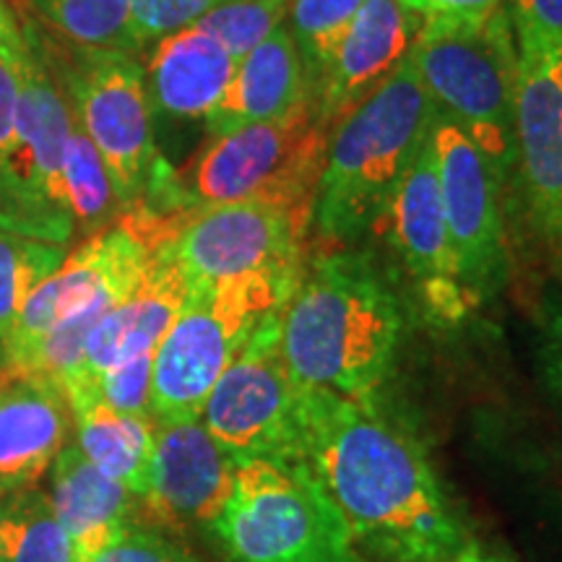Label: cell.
I'll return each mask as SVG.
<instances>
[{
	"instance_id": "6da1fadb",
	"label": "cell",
	"mask_w": 562,
	"mask_h": 562,
	"mask_svg": "<svg viewBox=\"0 0 562 562\" xmlns=\"http://www.w3.org/2000/svg\"><path fill=\"white\" fill-rule=\"evenodd\" d=\"M300 461L347 518L355 539L385 562H442L467 529L430 459L378 402L302 389Z\"/></svg>"
},
{
	"instance_id": "7a4b0ae2",
	"label": "cell",
	"mask_w": 562,
	"mask_h": 562,
	"mask_svg": "<svg viewBox=\"0 0 562 562\" xmlns=\"http://www.w3.org/2000/svg\"><path fill=\"white\" fill-rule=\"evenodd\" d=\"M396 292L364 252H331L302 273L281 311V355L302 389L375 402L402 344Z\"/></svg>"
},
{
	"instance_id": "3957f363",
	"label": "cell",
	"mask_w": 562,
	"mask_h": 562,
	"mask_svg": "<svg viewBox=\"0 0 562 562\" xmlns=\"http://www.w3.org/2000/svg\"><path fill=\"white\" fill-rule=\"evenodd\" d=\"M328 123L313 102L273 123L243 125L222 136L186 170L161 159L136 209L154 220H178L195 209L263 201L313 216L326 165Z\"/></svg>"
},
{
	"instance_id": "277c9868",
	"label": "cell",
	"mask_w": 562,
	"mask_h": 562,
	"mask_svg": "<svg viewBox=\"0 0 562 562\" xmlns=\"http://www.w3.org/2000/svg\"><path fill=\"white\" fill-rule=\"evenodd\" d=\"M438 115L409 55L347 112L328 144L313 203L323 237L351 243L375 227L398 182L430 144Z\"/></svg>"
},
{
	"instance_id": "5b68a950",
	"label": "cell",
	"mask_w": 562,
	"mask_h": 562,
	"mask_svg": "<svg viewBox=\"0 0 562 562\" xmlns=\"http://www.w3.org/2000/svg\"><path fill=\"white\" fill-rule=\"evenodd\" d=\"M409 58L440 115L474 140L503 186L518 165V50L508 3L484 16L425 19Z\"/></svg>"
},
{
	"instance_id": "8992f818",
	"label": "cell",
	"mask_w": 562,
	"mask_h": 562,
	"mask_svg": "<svg viewBox=\"0 0 562 562\" xmlns=\"http://www.w3.org/2000/svg\"><path fill=\"white\" fill-rule=\"evenodd\" d=\"M300 277V269L258 271L188 292L186 305L154 351L151 417H201L222 372L266 315L290 302Z\"/></svg>"
},
{
	"instance_id": "52a82bcc",
	"label": "cell",
	"mask_w": 562,
	"mask_h": 562,
	"mask_svg": "<svg viewBox=\"0 0 562 562\" xmlns=\"http://www.w3.org/2000/svg\"><path fill=\"white\" fill-rule=\"evenodd\" d=\"M209 529L229 562H364L305 461L237 463L229 501Z\"/></svg>"
},
{
	"instance_id": "ba28073f",
	"label": "cell",
	"mask_w": 562,
	"mask_h": 562,
	"mask_svg": "<svg viewBox=\"0 0 562 562\" xmlns=\"http://www.w3.org/2000/svg\"><path fill=\"white\" fill-rule=\"evenodd\" d=\"M50 47V42H47ZM76 123L97 146L115 188L121 214L138 206L161 159L154 144L146 70L133 55L110 50H50Z\"/></svg>"
},
{
	"instance_id": "9c48e42d",
	"label": "cell",
	"mask_w": 562,
	"mask_h": 562,
	"mask_svg": "<svg viewBox=\"0 0 562 562\" xmlns=\"http://www.w3.org/2000/svg\"><path fill=\"white\" fill-rule=\"evenodd\" d=\"M281 311L266 315L203 404L201 422L237 463L300 461V383L281 355Z\"/></svg>"
},
{
	"instance_id": "30bf717a",
	"label": "cell",
	"mask_w": 562,
	"mask_h": 562,
	"mask_svg": "<svg viewBox=\"0 0 562 562\" xmlns=\"http://www.w3.org/2000/svg\"><path fill=\"white\" fill-rule=\"evenodd\" d=\"M307 220L263 201L220 203L178 216L170 237L154 250L172 258L191 292L245 273L300 269Z\"/></svg>"
},
{
	"instance_id": "8fae6325",
	"label": "cell",
	"mask_w": 562,
	"mask_h": 562,
	"mask_svg": "<svg viewBox=\"0 0 562 562\" xmlns=\"http://www.w3.org/2000/svg\"><path fill=\"white\" fill-rule=\"evenodd\" d=\"M430 144L456 279L469 305H482L508 281V250L497 199L501 182L474 140L448 117L438 115Z\"/></svg>"
},
{
	"instance_id": "7c38bea8",
	"label": "cell",
	"mask_w": 562,
	"mask_h": 562,
	"mask_svg": "<svg viewBox=\"0 0 562 562\" xmlns=\"http://www.w3.org/2000/svg\"><path fill=\"white\" fill-rule=\"evenodd\" d=\"M235 472L237 461L211 438L201 417L157 422L140 516L167 531L211 526L229 501Z\"/></svg>"
},
{
	"instance_id": "4fadbf2b",
	"label": "cell",
	"mask_w": 562,
	"mask_h": 562,
	"mask_svg": "<svg viewBox=\"0 0 562 562\" xmlns=\"http://www.w3.org/2000/svg\"><path fill=\"white\" fill-rule=\"evenodd\" d=\"M375 227L383 232L435 318L453 323L472 307L456 279L432 144L414 159Z\"/></svg>"
},
{
	"instance_id": "5bb4252c",
	"label": "cell",
	"mask_w": 562,
	"mask_h": 562,
	"mask_svg": "<svg viewBox=\"0 0 562 562\" xmlns=\"http://www.w3.org/2000/svg\"><path fill=\"white\" fill-rule=\"evenodd\" d=\"M516 140L533 229L562 256V53L516 47Z\"/></svg>"
},
{
	"instance_id": "9a60e30c",
	"label": "cell",
	"mask_w": 562,
	"mask_h": 562,
	"mask_svg": "<svg viewBox=\"0 0 562 562\" xmlns=\"http://www.w3.org/2000/svg\"><path fill=\"white\" fill-rule=\"evenodd\" d=\"M149 248L117 222L91 235L26 300L11 336L0 344L3 368L16 364L55 323L108 286L136 284L149 266Z\"/></svg>"
},
{
	"instance_id": "2e32d148",
	"label": "cell",
	"mask_w": 562,
	"mask_h": 562,
	"mask_svg": "<svg viewBox=\"0 0 562 562\" xmlns=\"http://www.w3.org/2000/svg\"><path fill=\"white\" fill-rule=\"evenodd\" d=\"M188 300V284L165 250H151L144 277L117 302L83 344L79 370L63 383L66 398L89 391L104 370L157 351Z\"/></svg>"
},
{
	"instance_id": "e0dca14e",
	"label": "cell",
	"mask_w": 562,
	"mask_h": 562,
	"mask_svg": "<svg viewBox=\"0 0 562 562\" xmlns=\"http://www.w3.org/2000/svg\"><path fill=\"white\" fill-rule=\"evenodd\" d=\"M419 32L422 16L398 0H364L313 100L323 121L347 115L381 87L409 55Z\"/></svg>"
},
{
	"instance_id": "ac0fdd59",
	"label": "cell",
	"mask_w": 562,
	"mask_h": 562,
	"mask_svg": "<svg viewBox=\"0 0 562 562\" xmlns=\"http://www.w3.org/2000/svg\"><path fill=\"white\" fill-rule=\"evenodd\" d=\"M70 422L60 385L0 368V501L37 487L68 446Z\"/></svg>"
},
{
	"instance_id": "d6986e66",
	"label": "cell",
	"mask_w": 562,
	"mask_h": 562,
	"mask_svg": "<svg viewBox=\"0 0 562 562\" xmlns=\"http://www.w3.org/2000/svg\"><path fill=\"white\" fill-rule=\"evenodd\" d=\"M47 501L74 542V562H91L133 526L138 495L91 463L79 448L66 446L50 469Z\"/></svg>"
},
{
	"instance_id": "ffe728a7",
	"label": "cell",
	"mask_w": 562,
	"mask_h": 562,
	"mask_svg": "<svg viewBox=\"0 0 562 562\" xmlns=\"http://www.w3.org/2000/svg\"><path fill=\"white\" fill-rule=\"evenodd\" d=\"M144 70L151 110L206 121L227 94L237 60L220 40L193 24L161 37Z\"/></svg>"
},
{
	"instance_id": "44dd1931",
	"label": "cell",
	"mask_w": 562,
	"mask_h": 562,
	"mask_svg": "<svg viewBox=\"0 0 562 562\" xmlns=\"http://www.w3.org/2000/svg\"><path fill=\"white\" fill-rule=\"evenodd\" d=\"M307 102L313 100L297 45L290 30L279 26L237 63L235 79L206 125L222 136L243 125L281 121Z\"/></svg>"
},
{
	"instance_id": "7402d4cb",
	"label": "cell",
	"mask_w": 562,
	"mask_h": 562,
	"mask_svg": "<svg viewBox=\"0 0 562 562\" xmlns=\"http://www.w3.org/2000/svg\"><path fill=\"white\" fill-rule=\"evenodd\" d=\"M70 417L76 427V448L133 495H144L149 487L157 419L123 414L100 398L70 406Z\"/></svg>"
},
{
	"instance_id": "603a6c76",
	"label": "cell",
	"mask_w": 562,
	"mask_h": 562,
	"mask_svg": "<svg viewBox=\"0 0 562 562\" xmlns=\"http://www.w3.org/2000/svg\"><path fill=\"white\" fill-rule=\"evenodd\" d=\"M26 5L74 47L125 55L144 47L133 30L131 0H26Z\"/></svg>"
},
{
	"instance_id": "cb8c5ba5",
	"label": "cell",
	"mask_w": 562,
	"mask_h": 562,
	"mask_svg": "<svg viewBox=\"0 0 562 562\" xmlns=\"http://www.w3.org/2000/svg\"><path fill=\"white\" fill-rule=\"evenodd\" d=\"M3 562H74V542L37 487L0 501Z\"/></svg>"
},
{
	"instance_id": "d4e9b609",
	"label": "cell",
	"mask_w": 562,
	"mask_h": 562,
	"mask_svg": "<svg viewBox=\"0 0 562 562\" xmlns=\"http://www.w3.org/2000/svg\"><path fill=\"white\" fill-rule=\"evenodd\" d=\"M60 182L74 224L89 237L121 220V203H117L108 167L79 123L74 125L66 154H63Z\"/></svg>"
},
{
	"instance_id": "484cf974",
	"label": "cell",
	"mask_w": 562,
	"mask_h": 562,
	"mask_svg": "<svg viewBox=\"0 0 562 562\" xmlns=\"http://www.w3.org/2000/svg\"><path fill=\"white\" fill-rule=\"evenodd\" d=\"M66 245L0 229V344L9 339L32 292L60 269Z\"/></svg>"
},
{
	"instance_id": "4316f807",
	"label": "cell",
	"mask_w": 562,
	"mask_h": 562,
	"mask_svg": "<svg viewBox=\"0 0 562 562\" xmlns=\"http://www.w3.org/2000/svg\"><path fill=\"white\" fill-rule=\"evenodd\" d=\"M362 3L364 0H292L290 3V34L305 68L311 100L318 94Z\"/></svg>"
},
{
	"instance_id": "83f0119b",
	"label": "cell",
	"mask_w": 562,
	"mask_h": 562,
	"mask_svg": "<svg viewBox=\"0 0 562 562\" xmlns=\"http://www.w3.org/2000/svg\"><path fill=\"white\" fill-rule=\"evenodd\" d=\"M290 3L292 0H224L195 26L220 40L232 58L240 63L252 47L279 30L290 13Z\"/></svg>"
},
{
	"instance_id": "f1b7e54d",
	"label": "cell",
	"mask_w": 562,
	"mask_h": 562,
	"mask_svg": "<svg viewBox=\"0 0 562 562\" xmlns=\"http://www.w3.org/2000/svg\"><path fill=\"white\" fill-rule=\"evenodd\" d=\"M151 375H154V351L131 357L115 368L104 370L89 391L70 398L68 406H76L89 398H100L112 409L136 417H151Z\"/></svg>"
},
{
	"instance_id": "f546056e",
	"label": "cell",
	"mask_w": 562,
	"mask_h": 562,
	"mask_svg": "<svg viewBox=\"0 0 562 562\" xmlns=\"http://www.w3.org/2000/svg\"><path fill=\"white\" fill-rule=\"evenodd\" d=\"M220 3L224 0H131L133 30L140 45H146L199 24Z\"/></svg>"
},
{
	"instance_id": "4dcf8cb0",
	"label": "cell",
	"mask_w": 562,
	"mask_h": 562,
	"mask_svg": "<svg viewBox=\"0 0 562 562\" xmlns=\"http://www.w3.org/2000/svg\"><path fill=\"white\" fill-rule=\"evenodd\" d=\"M516 47L562 53V0H508Z\"/></svg>"
},
{
	"instance_id": "1f68e13d",
	"label": "cell",
	"mask_w": 562,
	"mask_h": 562,
	"mask_svg": "<svg viewBox=\"0 0 562 562\" xmlns=\"http://www.w3.org/2000/svg\"><path fill=\"white\" fill-rule=\"evenodd\" d=\"M91 562H199L186 547L170 542L154 529L131 526L115 542L97 552Z\"/></svg>"
},
{
	"instance_id": "d6a6232c",
	"label": "cell",
	"mask_w": 562,
	"mask_h": 562,
	"mask_svg": "<svg viewBox=\"0 0 562 562\" xmlns=\"http://www.w3.org/2000/svg\"><path fill=\"white\" fill-rule=\"evenodd\" d=\"M537 362L547 393L562 409V284L544 300Z\"/></svg>"
},
{
	"instance_id": "836d02e7",
	"label": "cell",
	"mask_w": 562,
	"mask_h": 562,
	"mask_svg": "<svg viewBox=\"0 0 562 562\" xmlns=\"http://www.w3.org/2000/svg\"><path fill=\"white\" fill-rule=\"evenodd\" d=\"M24 42V40H21ZM19 53L16 47L0 45V167L5 165L16 138V108H19Z\"/></svg>"
},
{
	"instance_id": "e575fe53",
	"label": "cell",
	"mask_w": 562,
	"mask_h": 562,
	"mask_svg": "<svg viewBox=\"0 0 562 562\" xmlns=\"http://www.w3.org/2000/svg\"><path fill=\"white\" fill-rule=\"evenodd\" d=\"M404 9L425 19L440 16H484V13L501 9L508 0H398Z\"/></svg>"
},
{
	"instance_id": "d590c367",
	"label": "cell",
	"mask_w": 562,
	"mask_h": 562,
	"mask_svg": "<svg viewBox=\"0 0 562 562\" xmlns=\"http://www.w3.org/2000/svg\"><path fill=\"white\" fill-rule=\"evenodd\" d=\"M0 45L3 47L21 45V24L16 13L11 11V5L5 3V0H0Z\"/></svg>"
},
{
	"instance_id": "8d00e7d4",
	"label": "cell",
	"mask_w": 562,
	"mask_h": 562,
	"mask_svg": "<svg viewBox=\"0 0 562 562\" xmlns=\"http://www.w3.org/2000/svg\"><path fill=\"white\" fill-rule=\"evenodd\" d=\"M442 562H513V560L503 558V554H497V552L484 550V547L474 544V542H467L459 552H453L451 558L442 560Z\"/></svg>"
},
{
	"instance_id": "74e56055",
	"label": "cell",
	"mask_w": 562,
	"mask_h": 562,
	"mask_svg": "<svg viewBox=\"0 0 562 562\" xmlns=\"http://www.w3.org/2000/svg\"><path fill=\"white\" fill-rule=\"evenodd\" d=\"M0 562H3V554H0Z\"/></svg>"
},
{
	"instance_id": "f35d334b",
	"label": "cell",
	"mask_w": 562,
	"mask_h": 562,
	"mask_svg": "<svg viewBox=\"0 0 562 562\" xmlns=\"http://www.w3.org/2000/svg\"><path fill=\"white\" fill-rule=\"evenodd\" d=\"M0 364H3V362H0Z\"/></svg>"
}]
</instances>
